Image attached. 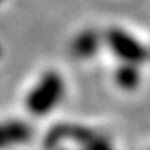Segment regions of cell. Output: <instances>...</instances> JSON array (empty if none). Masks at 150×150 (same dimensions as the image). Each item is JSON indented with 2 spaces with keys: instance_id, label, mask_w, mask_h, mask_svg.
<instances>
[{
  "instance_id": "cell-1",
  "label": "cell",
  "mask_w": 150,
  "mask_h": 150,
  "mask_svg": "<svg viewBox=\"0 0 150 150\" xmlns=\"http://www.w3.org/2000/svg\"><path fill=\"white\" fill-rule=\"evenodd\" d=\"M64 80L55 71H47L26 95V109L34 115L52 112L64 97Z\"/></svg>"
},
{
  "instance_id": "cell-2",
  "label": "cell",
  "mask_w": 150,
  "mask_h": 150,
  "mask_svg": "<svg viewBox=\"0 0 150 150\" xmlns=\"http://www.w3.org/2000/svg\"><path fill=\"white\" fill-rule=\"evenodd\" d=\"M106 43L122 63H142L147 58V51L135 37L120 28H112L106 34Z\"/></svg>"
},
{
  "instance_id": "cell-3",
  "label": "cell",
  "mask_w": 150,
  "mask_h": 150,
  "mask_svg": "<svg viewBox=\"0 0 150 150\" xmlns=\"http://www.w3.org/2000/svg\"><path fill=\"white\" fill-rule=\"evenodd\" d=\"M32 136L29 124L20 120H8L0 122V150L16 147L28 142Z\"/></svg>"
},
{
  "instance_id": "cell-4",
  "label": "cell",
  "mask_w": 150,
  "mask_h": 150,
  "mask_svg": "<svg viewBox=\"0 0 150 150\" xmlns=\"http://www.w3.org/2000/svg\"><path fill=\"white\" fill-rule=\"evenodd\" d=\"M101 37L95 29H83L72 38L71 42V54L75 58L86 60L93 57L100 49Z\"/></svg>"
},
{
  "instance_id": "cell-5",
  "label": "cell",
  "mask_w": 150,
  "mask_h": 150,
  "mask_svg": "<svg viewBox=\"0 0 150 150\" xmlns=\"http://www.w3.org/2000/svg\"><path fill=\"white\" fill-rule=\"evenodd\" d=\"M139 81H141V74L136 64L122 63L121 66H118L117 72H115V83L118 87L124 91H133L139 86Z\"/></svg>"
},
{
  "instance_id": "cell-6",
  "label": "cell",
  "mask_w": 150,
  "mask_h": 150,
  "mask_svg": "<svg viewBox=\"0 0 150 150\" xmlns=\"http://www.w3.org/2000/svg\"><path fill=\"white\" fill-rule=\"evenodd\" d=\"M80 146V150H113V146L109 138H106L104 135L97 133L93 130V133L86 138Z\"/></svg>"
},
{
  "instance_id": "cell-7",
  "label": "cell",
  "mask_w": 150,
  "mask_h": 150,
  "mask_svg": "<svg viewBox=\"0 0 150 150\" xmlns=\"http://www.w3.org/2000/svg\"><path fill=\"white\" fill-rule=\"evenodd\" d=\"M61 150H64V149H61Z\"/></svg>"
}]
</instances>
